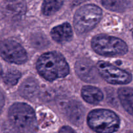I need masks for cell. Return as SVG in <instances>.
Segmentation results:
<instances>
[{"mask_svg":"<svg viewBox=\"0 0 133 133\" xmlns=\"http://www.w3.org/2000/svg\"><path fill=\"white\" fill-rule=\"evenodd\" d=\"M36 69L39 74L49 81L65 77L70 73L69 65L64 57L56 51L42 55L36 62Z\"/></svg>","mask_w":133,"mask_h":133,"instance_id":"1","label":"cell"},{"mask_svg":"<svg viewBox=\"0 0 133 133\" xmlns=\"http://www.w3.org/2000/svg\"><path fill=\"white\" fill-rule=\"evenodd\" d=\"M8 118L11 125L20 132H34L37 128L35 111L24 103H16L10 106Z\"/></svg>","mask_w":133,"mask_h":133,"instance_id":"2","label":"cell"},{"mask_svg":"<svg viewBox=\"0 0 133 133\" xmlns=\"http://www.w3.org/2000/svg\"><path fill=\"white\" fill-rule=\"evenodd\" d=\"M87 123L97 132H114L120 126V119L116 113L107 109H95L88 114Z\"/></svg>","mask_w":133,"mask_h":133,"instance_id":"3","label":"cell"},{"mask_svg":"<svg viewBox=\"0 0 133 133\" xmlns=\"http://www.w3.org/2000/svg\"><path fill=\"white\" fill-rule=\"evenodd\" d=\"M91 44L96 53L105 57L124 55L128 51V46L123 40L109 35L95 36Z\"/></svg>","mask_w":133,"mask_h":133,"instance_id":"4","label":"cell"},{"mask_svg":"<svg viewBox=\"0 0 133 133\" xmlns=\"http://www.w3.org/2000/svg\"><path fill=\"white\" fill-rule=\"evenodd\" d=\"M101 17L102 10L98 6L85 5L79 8L74 15V27L78 33H87L97 25Z\"/></svg>","mask_w":133,"mask_h":133,"instance_id":"5","label":"cell"},{"mask_svg":"<svg viewBox=\"0 0 133 133\" xmlns=\"http://www.w3.org/2000/svg\"><path fill=\"white\" fill-rule=\"evenodd\" d=\"M99 75L112 84H127L132 81V75L127 71L105 62L99 61L97 64Z\"/></svg>","mask_w":133,"mask_h":133,"instance_id":"6","label":"cell"},{"mask_svg":"<svg viewBox=\"0 0 133 133\" xmlns=\"http://www.w3.org/2000/svg\"><path fill=\"white\" fill-rule=\"evenodd\" d=\"M1 55L7 62L16 64H22L27 61V55L24 48L12 40H5L2 42Z\"/></svg>","mask_w":133,"mask_h":133,"instance_id":"7","label":"cell"},{"mask_svg":"<svg viewBox=\"0 0 133 133\" xmlns=\"http://www.w3.org/2000/svg\"><path fill=\"white\" fill-rule=\"evenodd\" d=\"M77 75L83 81L87 83H97L99 81V73L97 66L88 58H81L78 60L75 65Z\"/></svg>","mask_w":133,"mask_h":133,"instance_id":"8","label":"cell"},{"mask_svg":"<svg viewBox=\"0 0 133 133\" xmlns=\"http://www.w3.org/2000/svg\"><path fill=\"white\" fill-rule=\"evenodd\" d=\"M65 112L69 120L74 125H80L83 123L85 110L84 106L79 101H70Z\"/></svg>","mask_w":133,"mask_h":133,"instance_id":"9","label":"cell"},{"mask_svg":"<svg viewBox=\"0 0 133 133\" xmlns=\"http://www.w3.org/2000/svg\"><path fill=\"white\" fill-rule=\"evenodd\" d=\"M19 94L23 98L32 101L40 94L38 82L32 77H29L24 81L19 88Z\"/></svg>","mask_w":133,"mask_h":133,"instance_id":"10","label":"cell"},{"mask_svg":"<svg viewBox=\"0 0 133 133\" xmlns=\"http://www.w3.org/2000/svg\"><path fill=\"white\" fill-rule=\"evenodd\" d=\"M52 38L57 42L62 44L71 40L73 31L70 23H64L52 29L51 31Z\"/></svg>","mask_w":133,"mask_h":133,"instance_id":"11","label":"cell"},{"mask_svg":"<svg viewBox=\"0 0 133 133\" xmlns=\"http://www.w3.org/2000/svg\"><path fill=\"white\" fill-rule=\"evenodd\" d=\"M81 96L84 101L90 104H97L103 99V94L101 90L92 86L83 87Z\"/></svg>","mask_w":133,"mask_h":133,"instance_id":"12","label":"cell"},{"mask_svg":"<svg viewBox=\"0 0 133 133\" xmlns=\"http://www.w3.org/2000/svg\"><path fill=\"white\" fill-rule=\"evenodd\" d=\"M118 94L125 110L133 116V88L122 87L118 90Z\"/></svg>","mask_w":133,"mask_h":133,"instance_id":"13","label":"cell"},{"mask_svg":"<svg viewBox=\"0 0 133 133\" xmlns=\"http://www.w3.org/2000/svg\"><path fill=\"white\" fill-rule=\"evenodd\" d=\"M104 7L113 12H122L129 6L128 0H101Z\"/></svg>","mask_w":133,"mask_h":133,"instance_id":"14","label":"cell"},{"mask_svg":"<svg viewBox=\"0 0 133 133\" xmlns=\"http://www.w3.org/2000/svg\"><path fill=\"white\" fill-rule=\"evenodd\" d=\"M63 3L64 0H44L42 12L45 16H51L59 10Z\"/></svg>","mask_w":133,"mask_h":133,"instance_id":"15","label":"cell"},{"mask_svg":"<svg viewBox=\"0 0 133 133\" xmlns=\"http://www.w3.org/2000/svg\"><path fill=\"white\" fill-rule=\"evenodd\" d=\"M30 42L33 48L38 49H44L49 45L48 38L42 32H35L30 38Z\"/></svg>","mask_w":133,"mask_h":133,"instance_id":"16","label":"cell"},{"mask_svg":"<svg viewBox=\"0 0 133 133\" xmlns=\"http://www.w3.org/2000/svg\"><path fill=\"white\" fill-rule=\"evenodd\" d=\"M21 73L16 70H9L4 74L3 77V81L6 85L13 87L18 83L21 77Z\"/></svg>","mask_w":133,"mask_h":133,"instance_id":"17","label":"cell"},{"mask_svg":"<svg viewBox=\"0 0 133 133\" xmlns=\"http://www.w3.org/2000/svg\"><path fill=\"white\" fill-rule=\"evenodd\" d=\"M39 95H40L41 99H42L44 101L49 102L54 99L55 96V93L51 88H49V87H45L42 90L41 92H40Z\"/></svg>","mask_w":133,"mask_h":133,"instance_id":"18","label":"cell"},{"mask_svg":"<svg viewBox=\"0 0 133 133\" xmlns=\"http://www.w3.org/2000/svg\"><path fill=\"white\" fill-rule=\"evenodd\" d=\"M107 99L109 103L112 106H117L118 101H117L116 96L114 94V91L112 89H109L107 92Z\"/></svg>","mask_w":133,"mask_h":133,"instance_id":"19","label":"cell"},{"mask_svg":"<svg viewBox=\"0 0 133 133\" xmlns=\"http://www.w3.org/2000/svg\"><path fill=\"white\" fill-rule=\"evenodd\" d=\"M70 102V101H68V99H66L65 97H61L58 99L57 104H58V106L60 108H61V109H62V110L65 112V110H66V108L68 106Z\"/></svg>","mask_w":133,"mask_h":133,"instance_id":"20","label":"cell"},{"mask_svg":"<svg viewBox=\"0 0 133 133\" xmlns=\"http://www.w3.org/2000/svg\"><path fill=\"white\" fill-rule=\"evenodd\" d=\"M59 132H75L73 129H71V127H68V126H64V127H62L61 129L59 130Z\"/></svg>","mask_w":133,"mask_h":133,"instance_id":"21","label":"cell"},{"mask_svg":"<svg viewBox=\"0 0 133 133\" xmlns=\"http://www.w3.org/2000/svg\"><path fill=\"white\" fill-rule=\"evenodd\" d=\"M5 1H10V2H12V1H15L16 0H5Z\"/></svg>","mask_w":133,"mask_h":133,"instance_id":"22","label":"cell"},{"mask_svg":"<svg viewBox=\"0 0 133 133\" xmlns=\"http://www.w3.org/2000/svg\"><path fill=\"white\" fill-rule=\"evenodd\" d=\"M132 36H133V32H132Z\"/></svg>","mask_w":133,"mask_h":133,"instance_id":"23","label":"cell"}]
</instances>
